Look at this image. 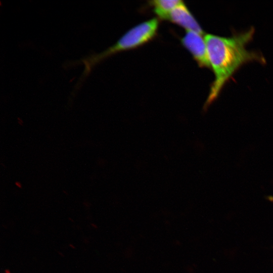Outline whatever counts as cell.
Instances as JSON below:
<instances>
[{
    "label": "cell",
    "instance_id": "cell-4",
    "mask_svg": "<svg viewBox=\"0 0 273 273\" xmlns=\"http://www.w3.org/2000/svg\"><path fill=\"white\" fill-rule=\"evenodd\" d=\"M168 20L187 31H195L201 35L204 34L199 23L183 2L173 10Z\"/></svg>",
    "mask_w": 273,
    "mask_h": 273
},
{
    "label": "cell",
    "instance_id": "cell-3",
    "mask_svg": "<svg viewBox=\"0 0 273 273\" xmlns=\"http://www.w3.org/2000/svg\"><path fill=\"white\" fill-rule=\"evenodd\" d=\"M202 35L195 31H187L180 41L199 66L210 68L206 42Z\"/></svg>",
    "mask_w": 273,
    "mask_h": 273
},
{
    "label": "cell",
    "instance_id": "cell-2",
    "mask_svg": "<svg viewBox=\"0 0 273 273\" xmlns=\"http://www.w3.org/2000/svg\"><path fill=\"white\" fill-rule=\"evenodd\" d=\"M159 19L154 18L136 25L126 31L114 44L100 53H92L79 60L68 62L65 66L69 67L82 63L84 70L74 86L73 93L88 76L92 69L107 58L116 53L138 48L153 40L157 35Z\"/></svg>",
    "mask_w": 273,
    "mask_h": 273
},
{
    "label": "cell",
    "instance_id": "cell-1",
    "mask_svg": "<svg viewBox=\"0 0 273 273\" xmlns=\"http://www.w3.org/2000/svg\"><path fill=\"white\" fill-rule=\"evenodd\" d=\"M254 32L252 28L231 37L212 34L204 36L210 66L214 74V80L204 106L205 110L217 98L225 82L241 65L253 60L264 61L258 53L246 48Z\"/></svg>",
    "mask_w": 273,
    "mask_h": 273
},
{
    "label": "cell",
    "instance_id": "cell-5",
    "mask_svg": "<svg viewBox=\"0 0 273 273\" xmlns=\"http://www.w3.org/2000/svg\"><path fill=\"white\" fill-rule=\"evenodd\" d=\"M183 1L179 0H154L149 2L158 19L168 20L171 12Z\"/></svg>",
    "mask_w": 273,
    "mask_h": 273
}]
</instances>
